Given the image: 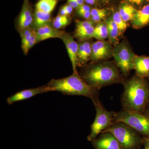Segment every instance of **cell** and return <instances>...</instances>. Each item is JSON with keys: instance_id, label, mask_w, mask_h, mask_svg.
<instances>
[{"instance_id": "cell-4", "label": "cell", "mask_w": 149, "mask_h": 149, "mask_svg": "<svg viewBox=\"0 0 149 149\" xmlns=\"http://www.w3.org/2000/svg\"><path fill=\"white\" fill-rule=\"evenodd\" d=\"M107 132L115 136L122 149H141L143 147V137L124 123L113 122L102 133Z\"/></svg>"}, {"instance_id": "cell-38", "label": "cell", "mask_w": 149, "mask_h": 149, "mask_svg": "<svg viewBox=\"0 0 149 149\" xmlns=\"http://www.w3.org/2000/svg\"><path fill=\"white\" fill-rule=\"evenodd\" d=\"M102 2L104 3H108L111 1L112 0H101Z\"/></svg>"}, {"instance_id": "cell-6", "label": "cell", "mask_w": 149, "mask_h": 149, "mask_svg": "<svg viewBox=\"0 0 149 149\" xmlns=\"http://www.w3.org/2000/svg\"><path fill=\"white\" fill-rule=\"evenodd\" d=\"M93 103L95 108L96 117L91 126V133L87 137L88 141L91 142L111 125L115 114V112L109 111L104 108L100 101Z\"/></svg>"}, {"instance_id": "cell-24", "label": "cell", "mask_w": 149, "mask_h": 149, "mask_svg": "<svg viewBox=\"0 0 149 149\" xmlns=\"http://www.w3.org/2000/svg\"><path fill=\"white\" fill-rule=\"evenodd\" d=\"M112 17L113 21L117 24L119 29L120 35H121L122 33H123L127 28V24L126 22L124 21L123 19L118 11L114 13Z\"/></svg>"}, {"instance_id": "cell-27", "label": "cell", "mask_w": 149, "mask_h": 149, "mask_svg": "<svg viewBox=\"0 0 149 149\" xmlns=\"http://www.w3.org/2000/svg\"><path fill=\"white\" fill-rule=\"evenodd\" d=\"M107 14V10L106 11L98 15H96V16L91 17V21L93 22V23L94 22H100L101 20L104 18L106 16Z\"/></svg>"}, {"instance_id": "cell-13", "label": "cell", "mask_w": 149, "mask_h": 149, "mask_svg": "<svg viewBox=\"0 0 149 149\" xmlns=\"http://www.w3.org/2000/svg\"><path fill=\"white\" fill-rule=\"evenodd\" d=\"M37 43L51 38H60L63 37L65 32L56 29L49 24H45L36 30Z\"/></svg>"}, {"instance_id": "cell-18", "label": "cell", "mask_w": 149, "mask_h": 149, "mask_svg": "<svg viewBox=\"0 0 149 149\" xmlns=\"http://www.w3.org/2000/svg\"><path fill=\"white\" fill-rule=\"evenodd\" d=\"M105 22L106 23L108 29L109 42L111 45L115 46L118 43V36L120 35L118 27L112 17L107 19Z\"/></svg>"}, {"instance_id": "cell-31", "label": "cell", "mask_w": 149, "mask_h": 149, "mask_svg": "<svg viewBox=\"0 0 149 149\" xmlns=\"http://www.w3.org/2000/svg\"><path fill=\"white\" fill-rule=\"evenodd\" d=\"M143 149H149V136L143 137Z\"/></svg>"}, {"instance_id": "cell-14", "label": "cell", "mask_w": 149, "mask_h": 149, "mask_svg": "<svg viewBox=\"0 0 149 149\" xmlns=\"http://www.w3.org/2000/svg\"><path fill=\"white\" fill-rule=\"evenodd\" d=\"M34 15L28 0H24L21 13L19 14L17 24L19 31L30 27L34 21Z\"/></svg>"}, {"instance_id": "cell-10", "label": "cell", "mask_w": 149, "mask_h": 149, "mask_svg": "<svg viewBox=\"0 0 149 149\" xmlns=\"http://www.w3.org/2000/svg\"><path fill=\"white\" fill-rule=\"evenodd\" d=\"M92 143L96 149H122L117 139L110 132L101 133Z\"/></svg>"}, {"instance_id": "cell-32", "label": "cell", "mask_w": 149, "mask_h": 149, "mask_svg": "<svg viewBox=\"0 0 149 149\" xmlns=\"http://www.w3.org/2000/svg\"><path fill=\"white\" fill-rule=\"evenodd\" d=\"M63 7H64L65 9V10L66 11L68 15H69L70 13H72L73 9L72 7L70 6L68 4L64 6Z\"/></svg>"}, {"instance_id": "cell-26", "label": "cell", "mask_w": 149, "mask_h": 149, "mask_svg": "<svg viewBox=\"0 0 149 149\" xmlns=\"http://www.w3.org/2000/svg\"><path fill=\"white\" fill-rule=\"evenodd\" d=\"M126 1L134 5L141 7V8L144 6L146 5L149 3V0H126Z\"/></svg>"}, {"instance_id": "cell-19", "label": "cell", "mask_w": 149, "mask_h": 149, "mask_svg": "<svg viewBox=\"0 0 149 149\" xmlns=\"http://www.w3.org/2000/svg\"><path fill=\"white\" fill-rule=\"evenodd\" d=\"M137 10L133 6L125 3L120 6L118 12L123 20L127 22L133 19Z\"/></svg>"}, {"instance_id": "cell-15", "label": "cell", "mask_w": 149, "mask_h": 149, "mask_svg": "<svg viewBox=\"0 0 149 149\" xmlns=\"http://www.w3.org/2000/svg\"><path fill=\"white\" fill-rule=\"evenodd\" d=\"M134 69L137 76L149 80V56H136Z\"/></svg>"}, {"instance_id": "cell-36", "label": "cell", "mask_w": 149, "mask_h": 149, "mask_svg": "<svg viewBox=\"0 0 149 149\" xmlns=\"http://www.w3.org/2000/svg\"><path fill=\"white\" fill-rule=\"evenodd\" d=\"M85 2L90 5H93L95 3L96 0H85Z\"/></svg>"}, {"instance_id": "cell-12", "label": "cell", "mask_w": 149, "mask_h": 149, "mask_svg": "<svg viewBox=\"0 0 149 149\" xmlns=\"http://www.w3.org/2000/svg\"><path fill=\"white\" fill-rule=\"evenodd\" d=\"M95 27L91 20H77L76 22L74 36L81 41L93 37Z\"/></svg>"}, {"instance_id": "cell-22", "label": "cell", "mask_w": 149, "mask_h": 149, "mask_svg": "<svg viewBox=\"0 0 149 149\" xmlns=\"http://www.w3.org/2000/svg\"><path fill=\"white\" fill-rule=\"evenodd\" d=\"M33 30L34 29L29 27L19 31L21 38V48L23 52L25 50L27 44L31 39Z\"/></svg>"}, {"instance_id": "cell-25", "label": "cell", "mask_w": 149, "mask_h": 149, "mask_svg": "<svg viewBox=\"0 0 149 149\" xmlns=\"http://www.w3.org/2000/svg\"><path fill=\"white\" fill-rule=\"evenodd\" d=\"M36 43H37V32H36V30L34 29L31 39H30L29 42L27 44L25 50L23 52L24 54L27 55L29 50L33 47Z\"/></svg>"}, {"instance_id": "cell-21", "label": "cell", "mask_w": 149, "mask_h": 149, "mask_svg": "<svg viewBox=\"0 0 149 149\" xmlns=\"http://www.w3.org/2000/svg\"><path fill=\"white\" fill-rule=\"evenodd\" d=\"M108 26L105 22H100L95 27L93 37L100 41H104L108 37Z\"/></svg>"}, {"instance_id": "cell-8", "label": "cell", "mask_w": 149, "mask_h": 149, "mask_svg": "<svg viewBox=\"0 0 149 149\" xmlns=\"http://www.w3.org/2000/svg\"><path fill=\"white\" fill-rule=\"evenodd\" d=\"M113 48L109 42L98 41L92 44L91 60L94 62L102 61L113 56Z\"/></svg>"}, {"instance_id": "cell-33", "label": "cell", "mask_w": 149, "mask_h": 149, "mask_svg": "<svg viewBox=\"0 0 149 149\" xmlns=\"http://www.w3.org/2000/svg\"><path fill=\"white\" fill-rule=\"evenodd\" d=\"M80 16L82 17L83 18L86 19H89L91 17V11L86 12L84 13L80 14Z\"/></svg>"}, {"instance_id": "cell-28", "label": "cell", "mask_w": 149, "mask_h": 149, "mask_svg": "<svg viewBox=\"0 0 149 149\" xmlns=\"http://www.w3.org/2000/svg\"><path fill=\"white\" fill-rule=\"evenodd\" d=\"M77 9V12L79 15H80L81 14L84 13L91 11V10L90 7L89 6L85 4L80 6Z\"/></svg>"}, {"instance_id": "cell-11", "label": "cell", "mask_w": 149, "mask_h": 149, "mask_svg": "<svg viewBox=\"0 0 149 149\" xmlns=\"http://www.w3.org/2000/svg\"><path fill=\"white\" fill-rule=\"evenodd\" d=\"M61 39L65 45L68 54L72 64L73 72L78 73L77 67L79 44H77V42L75 41L71 35L68 33H65Z\"/></svg>"}, {"instance_id": "cell-17", "label": "cell", "mask_w": 149, "mask_h": 149, "mask_svg": "<svg viewBox=\"0 0 149 149\" xmlns=\"http://www.w3.org/2000/svg\"><path fill=\"white\" fill-rule=\"evenodd\" d=\"M92 44L87 41H82L79 44L77 54V66L85 67L91 60Z\"/></svg>"}, {"instance_id": "cell-3", "label": "cell", "mask_w": 149, "mask_h": 149, "mask_svg": "<svg viewBox=\"0 0 149 149\" xmlns=\"http://www.w3.org/2000/svg\"><path fill=\"white\" fill-rule=\"evenodd\" d=\"M51 91H58L64 95H79L89 98L92 101H99L100 90L91 87L78 73L58 79H52L47 84Z\"/></svg>"}, {"instance_id": "cell-7", "label": "cell", "mask_w": 149, "mask_h": 149, "mask_svg": "<svg viewBox=\"0 0 149 149\" xmlns=\"http://www.w3.org/2000/svg\"><path fill=\"white\" fill-rule=\"evenodd\" d=\"M135 56L128 43L125 41L118 43L113 48V57L115 63L124 76H128L130 71L134 69Z\"/></svg>"}, {"instance_id": "cell-1", "label": "cell", "mask_w": 149, "mask_h": 149, "mask_svg": "<svg viewBox=\"0 0 149 149\" xmlns=\"http://www.w3.org/2000/svg\"><path fill=\"white\" fill-rule=\"evenodd\" d=\"M121 97L123 110L143 113L149 102V83L146 78L134 75L123 82Z\"/></svg>"}, {"instance_id": "cell-2", "label": "cell", "mask_w": 149, "mask_h": 149, "mask_svg": "<svg viewBox=\"0 0 149 149\" xmlns=\"http://www.w3.org/2000/svg\"><path fill=\"white\" fill-rule=\"evenodd\" d=\"M80 75L85 83L98 90L124 81L120 70L115 63L111 61L98 62L90 65Z\"/></svg>"}, {"instance_id": "cell-34", "label": "cell", "mask_w": 149, "mask_h": 149, "mask_svg": "<svg viewBox=\"0 0 149 149\" xmlns=\"http://www.w3.org/2000/svg\"><path fill=\"white\" fill-rule=\"evenodd\" d=\"M59 15H63V16H68V15L65 9L63 7H62V8L60 10L59 14Z\"/></svg>"}, {"instance_id": "cell-37", "label": "cell", "mask_w": 149, "mask_h": 149, "mask_svg": "<svg viewBox=\"0 0 149 149\" xmlns=\"http://www.w3.org/2000/svg\"><path fill=\"white\" fill-rule=\"evenodd\" d=\"M77 2L79 6L84 4V0H75Z\"/></svg>"}, {"instance_id": "cell-23", "label": "cell", "mask_w": 149, "mask_h": 149, "mask_svg": "<svg viewBox=\"0 0 149 149\" xmlns=\"http://www.w3.org/2000/svg\"><path fill=\"white\" fill-rule=\"evenodd\" d=\"M70 23V20L68 16L58 15L54 19L52 26L56 29H59L66 27Z\"/></svg>"}, {"instance_id": "cell-5", "label": "cell", "mask_w": 149, "mask_h": 149, "mask_svg": "<svg viewBox=\"0 0 149 149\" xmlns=\"http://www.w3.org/2000/svg\"><path fill=\"white\" fill-rule=\"evenodd\" d=\"M117 121L129 125L143 137L149 136V117L143 113L123 110L115 112L113 122Z\"/></svg>"}, {"instance_id": "cell-16", "label": "cell", "mask_w": 149, "mask_h": 149, "mask_svg": "<svg viewBox=\"0 0 149 149\" xmlns=\"http://www.w3.org/2000/svg\"><path fill=\"white\" fill-rule=\"evenodd\" d=\"M131 22L133 27L137 29L149 25V3L137 10Z\"/></svg>"}, {"instance_id": "cell-29", "label": "cell", "mask_w": 149, "mask_h": 149, "mask_svg": "<svg viewBox=\"0 0 149 149\" xmlns=\"http://www.w3.org/2000/svg\"><path fill=\"white\" fill-rule=\"evenodd\" d=\"M106 11V10L104 9L93 8L91 10V17L96 16Z\"/></svg>"}, {"instance_id": "cell-35", "label": "cell", "mask_w": 149, "mask_h": 149, "mask_svg": "<svg viewBox=\"0 0 149 149\" xmlns=\"http://www.w3.org/2000/svg\"><path fill=\"white\" fill-rule=\"evenodd\" d=\"M143 114L146 115V116L149 117V102L148 103V104L147 105L146 107Z\"/></svg>"}, {"instance_id": "cell-30", "label": "cell", "mask_w": 149, "mask_h": 149, "mask_svg": "<svg viewBox=\"0 0 149 149\" xmlns=\"http://www.w3.org/2000/svg\"><path fill=\"white\" fill-rule=\"evenodd\" d=\"M68 3V4L72 7L73 8H77L79 7L77 2L75 0H67Z\"/></svg>"}, {"instance_id": "cell-20", "label": "cell", "mask_w": 149, "mask_h": 149, "mask_svg": "<svg viewBox=\"0 0 149 149\" xmlns=\"http://www.w3.org/2000/svg\"><path fill=\"white\" fill-rule=\"evenodd\" d=\"M57 3L58 0H40L35 6V10L51 14Z\"/></svg>"}, {"instance_id": "cell-9", "label": "cell", "mask_w": 149, "mask_h": 149, "mask_svg": "<svg viewBox=\"0 0 149 149\" xmlns=\"http://www.w3.org/2000/svg\"><path fill=\"white\" fill-rule=\"evenodd\" d=\"M51 92L50 89L47 85L40 86L32 89H27L19 91L8 97L7 102L8 104H12L16 102L27 100L31 98L36 95Z\"/></svg>"}]
</instances>
